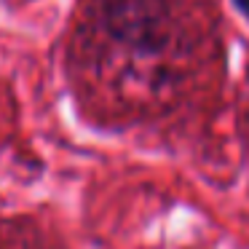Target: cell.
<instances>
[{"label": "cell", "instance_id": "1", "mask_svg": "<svg viewBox=\"0 0 249 249\" xmlns=\"http://www.w3.org/2000/svg\"><path fill=\"white\" fill-rule=\"evenodd\" d=\"M233 6H236V8H238V11H241V14H244V17H247V19H249V0H233Z\"/></svg>", "mask_w": 249, "mask_h": 249}]
</instances>
